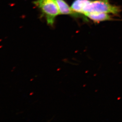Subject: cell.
<instances>
[{
	"instance_id": "6da1fadb",
	"label": "cell",
	"mask_w": 122,
	"mask_h": 122,
	"mask_svg": "<svg viewBox=\"0 0 122 122\" xmlns=\"http://www.w3.org/2000/svg\"><path fill=\"white\" fill-rule=\"evenodd\" d=\"M119 6L113 5L109 0H90L83 10V15L86 13H105L118 15L121 12Z\"/></svg>"
},
{
	"instance_id": "7a4b0ae2",
	"label": "cell",
	"mask_w": 122,
	"mask_h": 122,
	"mask_svg": "<svg viewBox=\"0 0 122 122\" xmlns=\"http://www.w3.org/2000/svg\"><path fill=\"white\" fill-rule=\"evenodd\" d=\"M33 3L40 10L48 24L53 26L55 17L60 14L55 0H36Z\"/></svg>"
},
{
	"instance_id": "3957f363",
	"label": "cell",
	"mask_w": 122,
	"mask_h": 122,
	"mask_svg": "<svg viewBox=\"0 0 122 122\" xmlns=\"http://www.w3.org/2000/svg\"><path fill=\"white\" fill-rule=\"evenodd\" d=\"M59 8L60 13L62 15H70L75 17H82L87 20L86 17L74 12L64 0H55Z\"/></svg>"
},
{
	"instance_id": "277c9868",
	"label": "cell",
	"mask_w": 122,
	"mask_h": 122,
	"mask_svg": "<svg viewBox=\"0 0 122 122\" xmlns=\"http://www.w3.org/2000/svg\"><path fill=\"white\" fill-rule=\"evenodd\" d=\"M109 14L105 13H86L84 14V15L96 23L115 20L112 15Z\"/></svg>"
},
{
	"instance_id": "5b68a950",
	"label": "cell",
	"mask_w": 122,
	"mask_h": 122,
	"mask_svg": "<svg viewBox=\"0 0 122 122\" xmlns=\"http://www.w3.org/2000/svg\"><path fill=\"white\" fill-rule=\"evenodd\" d=\"M90 0H74L71 8L74 12L83 15V10Z\"/></svg>"
}]
</instances>
